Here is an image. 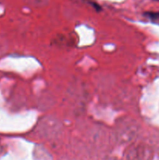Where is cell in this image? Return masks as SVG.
Wrapping results in <instances>:
<instances>
[{
  "label": "cell",
  "instance_id": "obj_1",
  "mask_svg": "<svg viewBox=\"0 0 159 160\" xmlns=\"http://www.w3.org/2000/svg\"><path fill=\"white\" fill-rule=\"evenodd\" d=\"M157 16H159V13H157Z\"/></svg>",
  "mask_w": 159,
  "mask_h": 160
},
{
  "label": "cell",
  "instance_id": "obj_2",
  "mask_svg": "<svg viewBox=\"0 0 159 160\" xmlns=\"http://www.w3.org/2000/svg\"><path fill=\"white\" fill-rule=\"evenodd\" d=\"M157 1H159V0H157Z\"/></svg>",
  "mask_w": 159,
  "mask_h": 160
}]
</instances>
